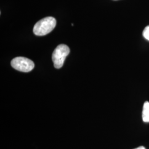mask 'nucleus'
<instances>
[{
	"label": "nucleus",
	"instance_id": "obj_1",
	"mask_svg": "<svg viewBox=\"0 0 149 149\" xmlns=\"http://www.w3.org/2000/svg\"><path fill=\"white\" fill-rule=\"evenodd\" d=\"M56 21L53 17H47L38 22L33 28V33L38 36H43L52 32L56 26Z\"/></svg>",
	"mask_w": 149,
	"mask_h": 149
},
{
	"label": "nucleus",
	"instance_id": "obj_2",
	"mask_svg": "<svg viewBox=\"0 0 149 149\" xmlns=\"http://www.w3.org/2000/svg\"><path fill=\"white\" fill-rule=\"evenodd\" d=\"M69 53V48L65 44H60L55 48L52 55L55 68L60 69L63 66L65 59Z\"/></svg>",
	"mask_w": 149,
	"mask_h": 149
},
{
	"label": "nucleus",
	"instance_id": "obj_3",
	"mask_svg": "<svg viewBox=\"0 0 149 149\" xmlns=\"http://www.w3.org/2000/svg\"><path fill=\"white\" fill-rule=\"evenodd\" d=\"M11 66L18 71L28 72L34 68L33 61L24 57H17L11 61Z\"/></svg>",
	"mask_w": 149,
	"mask_h": 149
},
{
	"label": "nucleus",
	"instance_id": "obj_4",
	"mask_svg": "<svg viewBox=\"0 0 149 149\" xmlns=\"http://www.w3.org/2000/svg\"><path fill=\"white\" fill-rule=\"evenodd\" d=\"M142 118L144 122H149V102H145L143 106Z\"/></svg>",
	"mask_w": 149,
	"mask_h": 149
},
{
	"label": "nucleus",
	"instance_id": "obj_5",
	"mask_svg": "<svg viewBox=\"0 0 149 149\" xmlns=\"http://www.w3.org/2000/svg\"><path fill=\"white\" fill-rule=\"evenodd\" d=\"M143 35L146 39L149 40V26H147L144 29V31L143 33Z\"/></svg>",
	"mask_w": 149,
	"mask_h": 149
},
{
	"label": "nucleus",
	"instance_id": "obj_6",
	"mask_svg": "<svg viewBox=\"0 0 149 149\" xmlns=\"http://www.w3.org/2000/svg\"><path fill=\"white\" fill-rule=\"evenodd\" d=\"M146 149L145 148H144V146H139L138 148H136V149Z\"/></svg>",
	"mask_w": 149,
	"mask_h": 149
}]
</instances>
